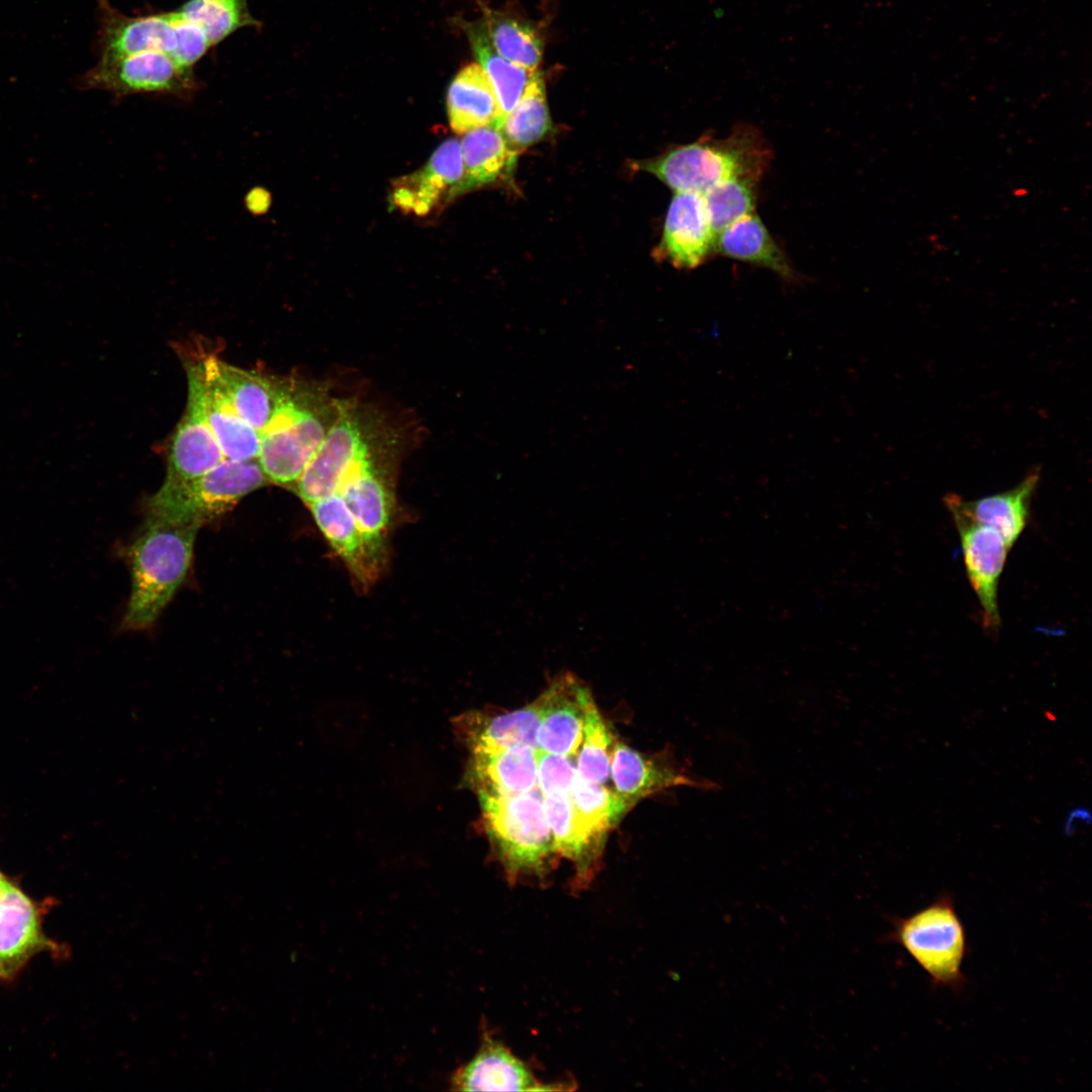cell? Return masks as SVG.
<instances>
[{
	"label": "cell",
	"instance_id": "obj_1",
	"mask_svg": "<svg viewBox=\"0 0 1092 1092\" xmlns=\"http://www.w3.org/2000/svg\"><path fill=\"white\" fill-rule=\"evenodd\" d=\"M343 400L324 382L280 377L277 405L261 433L257 457L270 483L294 487L337 421Z\"/></svg>",
	"mask_w": 1092,
	"mask_h": 1092
},
{
	"label": "cell",
	"instance_id": "obj_2",
	"mask_svg": "<svg viewBox=\"0 0 1092 1092\" xmlns=\"http://www.w3.org/2000/svg\"><path fill=\"white\" fill-rule=\"evenodd\" d=\"M199 526L147 517L128 547L131 590L122 627H151L184 581Z\"/></svg>",
	"mask_w": 1092,
	"mask_h": 1092
},
{
	"label": "cell",
	"instance_id": "obj_3",
	"mask_svg": "<svg viewBox=\"0 0 1092 1092\" xmlns=\"http://www.w3.org/2000/svg\"><path fill=\"white\" fill-rule=\"evenodd\" d=\"M772 152L759 129L738 124L728 136H705L676 147L642 164L641 168L675 192L703 194L714 185L736 177L761 178Z\"/></svg>",
	"mask_w": 1092,
	"mask_h": 1092
},
{
	"label": "cell",
	"instance_id": "obj_4",
	"mask_svg": "<svg viewBox=\"0 0 1092 1092\" xmlns=\"http://www.w3.org/2000/svg\"><path fill=\"white\" fill-rule=\"evenodd\" d=\"M401 445L402 438H398L352 460L333 493L346 506L382 571L389 559V537L399 517L395 480Z\"/></svg>",
	"mask_w": 1092,
	"mask_h": 1092
},
{
	"label": "cell",
	"instance_id": "obj_5",
	"mask_svg": "<svg viewBox=\"0 0 1092 1092\" xmlns=\"http://www.w3.org/2000/svg\"><path fill=\"white\" fill-rule=\"evenodd\" d=\"M476 794L483 827L509 879L545 875L555 851L539 787L521 794Z\"/></svg>",
	"mask_w": 1092,
	"mask_h": 1092
},
{
	"label": "cell",
	"instance_id": "obj_6",
	"mask_svg": "<svg viewBox=\"0 0 1092 1092\" xmlns=\"http://www.w3.org/2000/svg\"><path fill=\"white\" fill-rule=\"evenodd\" d=\"M888 921L891 929L881 936L883 942L903 947L928 975L933 988L963 990L968 982L963 963L970 948L950 893L942 892L915 913L890 916Z\"/></svg>",
	"mask_w": 1092,
	"mask_h": 1092
},
{
	"label": "cell",
	"instance_id": "obj_7",
	"mask_svg": "<svg viewBox=\"0 0 1092 1092\" xmlns=\"http://www.w3.org/2000/svg\"><path fill=\"white\" fill-rule=\"evenodd\" d=\"M399 434L377 408L344 399L337 421L296 481L293 491L305 505L331 495L352 460Z\"/></svg>",
	"mask_w": 1092,
	"mask_h": 1092
},
{
	"label": "cell",
	"instance_id": "obj_8",
	"mask_svg": "<svg viewBox=\"0 0 1092 1092\" xmlns=\"http://www.w3.org/2000/svg\"><path fill=\"white\" fill-rule=\"evenodd\" d=\"M267 483L257 460L224 459L195 480L159 488L146 503L147 517L200 527Z\"/></svg>",
	"mask_w": 1092,
	"mask_h": 1092
},
{
	"label": "cell",
	"instance_id": "obj_9",
	"mask_svg": "<svg viewBox=\"0 0 1092 1092\" xmlns=\"http://www.w3.org/2000/svg\"><path fill=\"white\" fill-rule=\"evenodd\" d=\"M80 90H104L115 98L133 94L170 95L188 100L199 88L194 70L169 54L144 52L97 64L75 80Z\"/></svg>",
	"mask_w": 1092,
	"mask_h": 1092
},
{
	"label": "cell",
	"instance_id": "obj_10",
	"mask_svg": "<svg viewBox=\"0 0 1092 1092\" xmlns=\"http://www.w3.org/2000/svg\"><path fill=\"white\" fill-rule=\"evenodd\" d=\"M184 366L187 403L169 442L167 471L161 485L165 489L195 480L225 459L206 420L201 359H187Z\"/></svg>",
	"mask_w": 1092,
	"mask_h": 1092
},
{
	"label": "cell",
	"instance_id": "obj_11",
	"mask_svg": "<svg viewBox=\"0 0 1092 1092\" xmlns=\"http://www.w3.org/2000/svg\"><path fill=\"white\" fill-rule=\"evenodd\" d=\"M943 503L960 536L967 576L980 603L982 624L988 631H997L998 586L1010 548L996 531L963 513L946 497Z\"/></svg>",
	"mask_w": 1092,
	"mask_h": 1092
},
{
	"label": "cell",
	"instance_id": "obj_12",
	"mask_svg": "<svg viewBox=\"0 0 1092 1092\" xmlns=\"http://www.w3.org/2000/svg\"><path fill=\"white\" fill-rule=\"evenodd\" d=\"M534 703L539 715L538 748L573 756L582 741L587 711L595 704L589 689L574 674L562 673Z\"/></svg>",
	"mask_w": 1092,
	"mask_h": 1092
},
{
	"label": "cell",
	"instance_id": "obj_13",
	"mask_svg": "<svg viewBox=\"0 0 1092 1092\" xmlns=\"http://www.w3.org/2000/svg\"><path fill=\"white\" fill-rule=\"evenodd\" d=\"M97 49L99 60H111L144 52L173 54L176 29L171 11L129 16L108 0L97 2Z\"/></svg>",
	"mask_w": 1092,
	"mask_h": 1092
},
{
	"label": "cell",
	"instance_id": "obj_14",
	"mask_svg": "<svg viewBox=\"0 0 1092 1092\" xmlns=\"http://www.w3.org/2000/svg\"><path fill=\"white\" fill-rule=\"evenodd\" d=\"M611 776L616 793L630 807L646 796L674 787L684 786L707 792L721 789L718 782L687 772L670 758L651 760L624 743H617L612 752Z\"/></svg>",
	"mask_w": 1092,
	"mask_h": 1092
},
{
	"label": "cell",
	"instance_id": "obj_15",
	"mask_svg": "<svg viewBox=\"0 0 1092 1092\" xmlns=\"http://www.w3.org/2000/svg\"><path fill=\"white\" fill-rule=\"evenodd\" d=\"M463 179L461 145L450 139L439 146L420 171L396 184L391 201L401 210L424 215L440 202L462 193Z\"/></svg>",
	"mask_w": 1092,
	"mask_h": 1092
},
{
	"label": "cell",
	"instance_id": "obj_16",
	"mask_svg": "<svg viewBox=\"0 0 1092 1092\" xmlns=\"http://www.w3.org/2000/svg\"><path fill=\"white\" fill-rule=\"evenodd\" d=\"M715 235L703 195L675 192L663 226L661 253L679 269H695L712 254Z\"/></svg>",
	"mask_w": 1092,
	"mask_h": 1092
},
{
	"label": "cell",
	"instance_id": "obj_17",
	"mask_svg": "<svg viewBox=\"0 0 1092 1092\" xmlns=\"http://www.w3.org/2000/svg\"><path fill=\"white\" fill-rule=\"evenodd\" d=\"M468 751L465 779L475 793L521 794L538 787L536 748L513 745Z\"/></svg>",
	"mask_w": 1092,
	"mask_h": 1092
},
{
	"label": "cell",
	"instance_id": "obj_18",
	"mask_svg": "<svg viewBox=\"0 0 1092 1092\" xmlns=\"http://www.w3.org/2000/svg\"><path fill=\"white\" fill-rule=\"evenodd\" d=\"M457 1091H533L546 1089L528 1066L486 1031L477 1054L451 1077Z\"/></svg>",
	"mask_w": 1092,
	"mask_h": 1092
},
{
	"label": "cell",
	"instance_id": "obj_19",
	"mask_svg": "<svg viewBox=\"0 0 1092 1092\" xmlns=\"http://www.w3.org/2000/svg\"><path fill=\"white\" fill-rule=\"evenodd\" d=\"M50 946L30 899L8 881L0 892V979L12 977L37 951Z\"/></svg>",
	"mask_w": 1092,
	"mask_h": 1092
},
{
	"label": "cell",
	"instance_id": "obj_20",
	"mask_svg": "<svg viewBox=\"0 0 1092 1092\" xmlns=\"http://www.w3.org/2000/svg\"><path fill=\"white\" fill-rule=\"evenodd\" d=\"M1040 478V469L1030 470L1010 489L967 500L956 493L944 497L975 521L996 531L1011 549L1026 528L1030 504Z\"/></svg>",
	"mask_w": 1092,
	"mask_h": 1092
},
{
	"label": "cell",
	"instance_id": "obj_21",
	"mask_svg": "<svg viewBox=\"0 0 1092 1092\" xmlns=\"http://www.w3.org/2000/svg\"><path fill=\"white\" fill-rule=\"evenodd\" d=\"M201 363L206 420L224 458L257 460L261 434L235 411L217 379L212 355L201 357Z\"/></svg>",
	"mask_w": 1092,
	"mask_h": 1092
},
{
	"label": "cell",
	"instance_id": "obj_22",
	"mask_svg": "<svg viewBox=\"0 0 1092 1092\" xmlns=\"http://www.w3.org/2000/svg\"><path fill=\"white\" fill-rule=\"evenodd\" d=\"M543 797L553 849L575 863V882L582 886L594 874L605 839L582 823L569 794L549 793Z\"/></svg>",
	"mask_w": 1092,
	"mask_h": 1092
},
{
	"label": "cell",
	"instance_id": "obj_23",
	"mask_svg": "<svg viewBox=\"0 0 1092 1092\" xmlns=\"http://www.w3.org/2000/svg\"><path fill=\"white\" fill-rule=\"evenodd\" d=\"M713 254L766 268L787 282H794L798 278L786 253L755 212L742 216L717 233Z\"/></svg>",
	"mask_w": 1092,
	"mask_h": 1092
},
{
	"label": "cell",
	"instance_id": "obj_24",
	"mask_svg": "<svg viewBox=\"0 0 1092 1092\" xmlns=\"http://www.w3.org/2000/svg\"><path fill=\"white\" fill-rule=\"evenodd\" d=\"M467 749L529 745L538 748L539 715L535 703L508 713L468 712L454 720Z\"/></svg>",
	"mask_w": 1092,
	"mask_h": 1092
},
{
	"label": "cell",
	"instance_id": "obj_25",
	"mask_svg": "<svg viewBox=\"0 0 1092 1092\" xmlns=\"http://www.w3.org/2000/svg\"><path fill=\"white\" fill-rule=\"evenodd\" d=\"M212 363L235 411L261 434L276 408L280 377L231 365L214 355Z\"/></svg>",
	"mask_w": 1092,
	"mask_h": 1092
},
{
	"label": "cell",
	"instance_id": "obj_26",
	"mask_svg": "<svg viewBox=\"0 0 1092 1092\" xmlns=\"http://www.w3.org/2000/svg\"><path fill=\"white\" fill-rule=\"evenodd\" d=\"M447 111L454 132L493 126L499 129L502 112L492 86L478 64L464 67L451 82Z\"/></svg>",
	"mask_w": 1092,
	"mask_h": 1092
},
{
	"label": "cell",
	"instance_id": "obj_27",
	"mask_svg": "<svg viewBox=\"0 0 1092 1092\" xmlns=\"http://www.w3.org/2000/svg\"><path fill=\"white\" fill-rule=\"evenodd\" d=\"M460 145L464 163L462 193L506 176L516 164L517 151L496 127L467 131Z\"/></svg>",
	"mask_w": 1092,
	"mask_h": 1092
},
{
	"label": "cell",
	"instance_id": "obj_28",
	"mask_svg": "<svg viewBox=\"0 0 1092 1092\" xmlns=\"http://www.w3.org/2000/svg\"><path fill=\"white\" fill-rule=\"evenodd\" d=\"M465 31L479 62L478 65L492 86L502 112L503 123L524 94L537 70L529 71L498 55L488 39L482 21L465 23Z\"/></svg>",
	"mask_w": 1092,
	"mask_h": 1092
},
{
	"label": "cell",
	"instance_id": "obj_29",
	"mask_svg": "<svg viewBox=\"0 0 1092 1092\" xmlns=\"http://www.w3.org/2000/svg\"><path fill=\"white\" fill-rule=\"evenodd\" d=\"M482 23L488 39L506 60L536 71L543 56V40L536 27L521 18L481 5Z\"/></svg>",
	"mask_w": 1092,
	"mask_h": 1092
},
{
	"label": "cell",
	"instance_id": "obj_30",
	"mask_svg": "<svg viewBox=\"0 0 1092 1092\" xmlns=\"http://www.w3.org/2000/svg\"><path fill=\"white\" fill-rule=\"evenodd\" d=\"M551 129L545 84L537 70L524 94L504 119L499 130L510 144L525 149L541 141Z\"/></svg>",
	"mask_w": 1092,
	"mask_h": 1092
},
{
	"label": "cell",
	"instance_id": "obj_31",
	"mask_svg": "<svg viewBox=\"0 0 1092 1092\" xmlns=\"http://www.w3.org/2000/svg\"><path fill=\"white\" fill-rule=\"evenodd\" d=\"M176 11L197 25L212 48L239 29L261 26L251 14L248 0H188Z\"/></svg>",
	"mask_w": 1092,
	"mask_h": 1092
},
{
	"label": "cell",
	"instance_id": "obj_32",
	"mask_svg": "<svg viewBox=\"0 0 1092 1092\" xmlns=\"http://www.w3.org/2000/svg\"><path fill=\"white\" fill-rule=\"evenodd\" d=\"M759 181L755 177H736L720 182L702 194L714 235L755 212Z\"/></svg>",
	"mask_w": 1092,
	"mask_h": 1092
},
{
	"label": "cell",
	"instance_id": "obj_33",
	"mask_svg": "<svg viewBox=\"0 0 1092 1092\" xmlns=\"http://www.w3.org/2000/svg\"><path fill=\"white\" fill-rule=\"evenodd\" d=\"M569 797L582 823L595 835L604 839L606 833L631 808L619 794L611 792L603 785L587 782L579 775Z\"/></svg>",
	"mask_w": 1092,
	"mask_h": 1092
},
{
	"label": "cell",
	"instance_id": "obj_34",
	"mask_svg": "<svg viewBox=\"0 0 1092 1092\" xmlns=\"http://www.w3.org/2000/svg\"><path fill=\"white\" fill-rule=\"evenodd\" d=\"M576 767L583 780L604 785L611 776L612 735L594 704L587 711Z\"/></svg>",
	"mask_w": 1092,
	"mask_h": 1092
},
{
	"label": "cell",
	"instance_id": "obj_35",
	"mask_svg": "<svg viewBox=\"0 0 1092 1092\" xmlns=\"http://www.w3.org/2000/svg\"><path fill=\"white\" fill-rule=\"evenodd\" d=\"M538 787L543 795L569 794L577 777L572 756L558 755L537 749Z\"/></svg>",
	"mask_w": 1092,
	"mask_h": 1092
},
{
	"label": "cell",
	"instance_id": "obj_36",
	"mask_svg": "<svg viewBox=\"0 0 1092 1092\" xmlns=\"http://www.w3.org/2000/svg\"><path fill=\"white\" fill-rule=\"evenodd\" d=\"M176 29V48L171 57L181 66L194 70V65L212 48L204 32L194 23L171 11Z\"/></svg>",
	"mask_w": 1092,
	"mask_h": 1092
},
{
	"label": "cell",
	"instance_id": "obj_37",
	"mask_svg": "<svg viewBox=\"0 0 1092 1092\" xmlns=\"http://www.w3.org/2000/svg\"><path fill=\"white\" fill-rule=\"evenodd\" d=\"M245 204L250 212L256 215L263 214L270 207L271 195L266 189L255 187L247 193Z\"/></svg>",
	"mask_w": 1092,
	"mask_h": 1092
},
{
	"label": "cell",
	"instance_id": "obj_38",
	"mask_svg": "<svg viewBox=\"0 0 1092 1092\" xmlns=\"http://www.w3.org/2000/svg\"><path fill=\"white\" fill-rule=\"evenodd\" d=\"M1083 821L1086 822L1087 824L1090 823V813L1087 810V808L1078 807V808H1075L1074 810H1072L1068 814L1067 819H1066L1065 824H1064L1065 834L1068 835V836L1074 834L1077 827H1078L1077 824L1080 823V822H1083Z\"/></svg>",
	"mask_w": 1092,
	"mask_h": 1092
},
{
	"label": "cell",
	"instance_id": "obj_39",
	"mask_svg": "<svg viewBox=\"0 0 1092 1092\" xmlns=\"http://www.w3.org/2000/svg\"><path fill=\"white\" fill-rule=\"evenodd\" d=\"M6 882H7V880L0 873V892L3 889L4 885L6 884Z\"/></svg>",
	"mask_w": 1092,
	"mask_h": 1092
}]
</instances>
